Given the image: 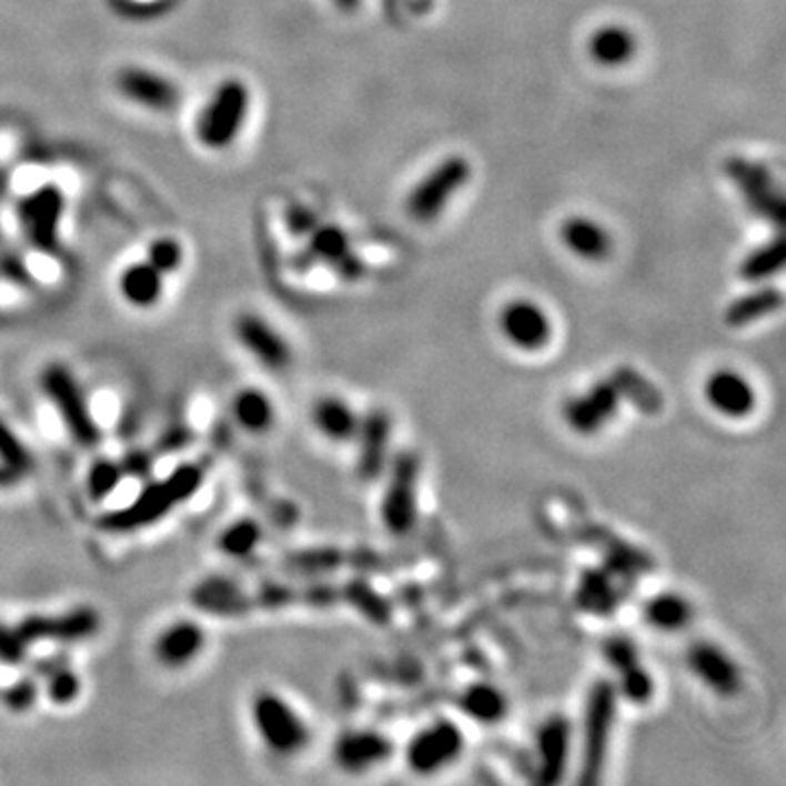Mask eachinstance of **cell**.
I'll list each match as a JSON object with an SVG mask.
<instances>
[{
	"label": "cell",
	"instance_id": "27",
	"mask_svg": "<svg viewBox=\"0 0 786 786\" xmlns=\"http://www.w3.org/2000/svg\"><path fill=\"white\" fill-rule=\"evenodd\" d=\"M458 711L478 725H496L507 717L510 702L492 682H472L457 697Z\"/></svg>",
	"mask_w": 786,
	"mask_h": 786
},
{
	"label": "cell",
	"instance_id": "29",
	"mask_svg": "<svg viewBox=\"0 0 786 786\" xmlns=\"http://www.w3.org/2000/svg\"><path fill=\"white\" fill-rule=\"evenodd\" d=\"M162 284L164 275L151 262L131 264L121 275V293L138 309L153 306L162 295Z\"/></svg>",
	"mask_w": 786,
	"mask_h": 786
},
{
	"label": "cell",
	"instance_id": "7",
	"mask_svg": "<svg viewBox=\"0 0 786 786\" xmlns=\"http://www.w3.org/2000/svg\"><path fill=\"white\" fill-rule=\"evenodd\" d=\"M465 736L455 720L437 719L417 729L404 749L406 767L415 776H435L463 754Z\"/></svg>",
	"mask_w": 786,
	"mask_h": 786
},
{
	"label": "cell",
	"instance_id": "23",
	"mask_svg": "<svg viewBox=\"0 0 786 786\" xmlns=\"http://www.w3.org/2000/svg\"><path fill=\"white\" fill-rule=\"evenodd\" d=\"M586 53L601 68H621L638 56V38L625 24L607 22L590 33Z\"/></svg>",
	"mask_w": 786,
	"mask_h": 786
},
{
	"label": "cell",
	"instance_id": "41",
	"mask_svg": "<svg viewBox=\"0 0 786 786\" xmlns=\"http://www.w3.org/2000/svg\"><path fill=\"white\" fill-rule=\"evenodd\" d=\"M286 225L293 234L298 236H309L318 225H320V219L318 214L311 210V208H304V205H293L289 212H286Z\"/></svg>",
	"mask_w": 786,
	"mask_h": 786
},
{
	"label": "cell",
	"instance_id": "5",
	"mask_svg": "<svg viewBox=\"0 0 786 786\" xmlns=\"http://www.w3.org/2000/svg\"><path fill=\"white\" fill-rule=\"evenodd\" d=\"M252 717L262 743L280 756L300 754L311 740L309 725L286 699L271 691H262L254 697Z\"/></svg>",
	"mask_w": 786,
	"mask_h": 786
},
{
	"label": "cell",
	"instance_id": "21",
	"mask_svg": "<svg viewBox=\"0 0 786 786\" xmlns=\"http://www.w3.org/2000/svg\"><path fill=\"white\" fill-rule=\"evenodd\" d=\"M234 330L243 347H248V352L254 354L269 370L282 372L291 365V345L259 315H241Z\"/></svg>",
	"mask_w": 786,
	"mask_h": 786
},
{
	"label": "cell",
	"instance_id": "24",
	"mask_svg": "<svg viewBox=\"0 0 786 786\" xmlns=\"http://www.w3.org/2000/svg\"><path fill=\"white\" fill-rule=\"evenodd\" d=\"M313 426L332 444L354 442L361 424V415L336 395H324L313 404Z\"/></svg>",
	"mask_w": 786,
	"mask_h": 786
},
{
	"label": "cell",
	"instance_id": "13",
	"mask_svg": "<svg viewBox=\"0 0 786 786\" xmlns=\"http://www.w3.org/2000/svg\"><path fill=\"white\" fill-rule=\"evenodd\" d=\"M573 749V725L564 715L544 720L535 734V783L560 785L566 776Z\"/></svg>",
	"mask_w": 786,
	"mask_h": 786
},
{
	"label": "cell",
	"instance_id": "22",
	"mask_svg": "<svg viewBox=\"0 0 786 786\" xmlns=\"http://www.w3.org/2000/svg\"><path fill=\"white\" fill-rule=\"evenodd\" d=\"M560 239L564 248L582 261H605L612 252V234L603 223L586 214L566 216L560 225Z\"/></svg>",
	"mask_w": 786,
	"mask_h": 786
},
{
	"label": "cell",
	"instance_id": "25",
	"mask_svg": "<svg viewBox=\"0 0 786 786\" xmlns=\"http://www.w3.org/2000/svg\"><path fill=\"white\" fill-rule=\"evenodd\" d=\"M695 618L693 603L679 592H657L643 605V621L659 634H679Z\"/></svg>",
	"mask_w": 786,
	"mask_h": 786
},
{
	"label": "cell",
	"instance_id": "43",
	"mask_svg": "<svg viewBox=\"0 0 786 786\" xmlns=\"http://www.w3.org/2000/svg\"><path fill=\"white\" fill-rule=\"evenodd\" d=\"M18 478H20L18 472H13L9 465L0 463V490H7V487H11V485H16Z\"/></svg>",
	"mask_w": 786,
	"mask_h": 786
},
{
	"label": "cell",
	"instance_id": "18",
	"mask_svg": "<svg viewBox=\"0 0 786 786\" xmlns=\"http://www.w3.org/2000/svg\"><path fill=\"white\" fill-rule=\"evenodd\" d=\"M332 756L343 772L365 774L392 758V738L376 729H350L336 738Z\"/></svg>",
	"mask_w": 786,
	"mask_h": 786
},
{
	"label": "cell",
	"instance_id": "17",
	"mask_svg": "<svg viewBox=\"0 0 786 786\" xmlns=\"http://www.w3.org/2000/svg\"><path fill=\"white\" fill-rule=\"evenodd\" d=\"M392 415L385 409H372L361 417L354 442L359 444L356 472L363 481H376L383 476L392 461Z\"/></svg>",
	"mask_w": 786,
	"mask_h": 786
},
{
	"label": "cell",
	"instance_id": "33",
	"mask_svg": "<svg viewBox=\"0 0 786 786\" xmlns=\"http://www.w3.org/2000/svg\"><path fill=\"white\" fill-rule=\"evenodd\" d=\"M261 524L252 518H243V521L230 524L221 533L219 548L230 557H248L261 544Z\"/></svg>",
	"mask_w": 786,
	"mask_h": 786
},
{
	"label": "cell",
	"instance_id": "39",
	"mask_svg": "<svg viewBox=\"0 0 786 786\" xmlns=\"http://www.w3.org/2000/svg\"><path fill=\"white\" fill-rule=\"evenodd\" d=\"M38 702V682L33 677H22L4 693V704L13 713H27Z\"/></svg>",
	"mask_w": 786,
	"mask_h": 786
},
{
	"label": "cell",
	"instance_id": "42",
	"mask_svg": "<svg viewBox=\"0 0 786 786\" xmlns=\"http://www.w3.org/2000/svg\"><path fill=\"white\" fill-rule=\"evenodd\" d=\"M68 659H66L64 655H51V657H42V659H38L36 662V666H33V673L38 675V677H47V675H51L58 666H62V664H66Z\"/></svg>",
	"mask_w": 786,
	"mask_h": 786
},
{
	"label": "cell",
	"instance_id": "2",
	"mask_svg": "<svg viewBox=\"0 0 786 786\" xmlns=\"http://www.w3.org/2000/svg\"><path fill=\"white\" fill-rule=\"evenodd\" d=\"M472 164L465 155H449L435 164L404 199L406 214L417 223H433L470 182Z\"/></svg>",
	"mask_w": 786,
	"mask_h": 786
},
{
	"label": "cell",
	"instance_id": "40",
	"mask_svg": "<svg viewBox=\"0 0 786 786\" xmlns=\"http://www.w3.org/2000/svg\"><path fill=\"white\" fill-rule=\"evenodd\" d=\"M27 643L16 627L0 623V662L9 666H20L27 659Z\"/></svg>",
	"mask_w": 786,
	"mask_h": 786
},
{
	"label": "cell",
	"instance_id": "8",
	"mask_svg": "<svg viewBox=\"0 0 786 786\" xmlns=\"http://www.w3.org/2000/svg\"><path fill=\"white\" fill-rule=\"evenodd\" d=\"M250 110V90L239 79L223 81L199 119V140L210 149L234 142Z\"/></svg>",
	"mask_w": 786,
	"mask_h": 786
},
{
	"label": "cell",
	"instance_id": "10",
	"mask_svg": "<svg viewBox=\"0 0 786 786\" xmlns=\"http://www.w3.org/2000/svg\"><path fill=\"white\" fill-rule=\"evenodd\" d=\"M623 392L616 381H601L588 392L573 395L562 406L564 424L582 437L601 433L621 411Z\"/></svg>",
	"mask_w": 786,
	"mask_h": 786
},
{
	"label": "cell",
	"instance_id": "14",
	"mask_svg": "<svg viewBox=\"0 0 786 786\" xmlns=\"http://www.w3.org/2000/svg\"><path fill=\"white\" fill-rule=\"evenodd\" d=\"M686 666L693 677L708 688L713 695L729 699L738 695L743 686V675L738 664L725 649L711 641H697L686 652Z\"/></svg>",
	"mask_w": 786,
	"mask_h": 786
},
{
	"label": "cell",
	"instance_id": "16",
	"mask_svg": "<svg viewBox=\"0 0 786 786\" xmlns=\"http://www.w3.org/2000/svg\"><path fill=\"white\" fill-rule=\"evenodd\" d=\"M704 400L719 417L740 422L756 411L758 392L743 372L720 367L704 381Z\"/></svg>",
	"mask_w": 786,
	"mask_h": 786
},
{
	"label": "cell",
	"instance_id": "44",
	"mask_svg": "<svg viewBox=\"0 0 786 786\" xmlns=\"http://www.w3.org/2000/svg\"><path fill=\"white\" fill-rule=\"evenodd\" d=\"M341 11H345V13H350V11H356L359 7H361V2L363 0H332Z\"/></svg>",
	"mask_w": 786,
	"mask_h": 786
},
{
	"label": "cell",
	"instance_id": "26",
	"mask_svg": "<svg viewBox=\"0 0 786 786\" xmlns=\"http://www.w3.org/2000/svg\"><path fill=\"white\" fill-rule=\"evenodd\" d=\"M203 645V629L193 621H180L160 634L155 641V657L169 668H182L201 654Z\"/></svg>",
	"mask_w": 786,
	"mask_h": 786
},
{
	"label": "cell",
	"instance_id": "30",
	"mask_svg": "<svg viewBox=\"0 0 786 786\" xmlns=\"http://www.w3.org/2000/svg\"><path fill=\"white\" fill-rule=\"evenodd\" d=\"M785 266V245L783 239L776 236L767 241L765 245L752 250L740 264H738V275L747 284H760L765 280H772L776 273H780Z\"/></svg>",
	"mask_w": 786,
	"mask_h": 786
},
{
	"label": "cell",
	"instance_id": "12",
	"mask_svg": "<svg viewBox=\"0 0 786 786\" xmlns=\"http://www.w3.org/2000/svg\"><path fill=\"white\" fill-rule=\"evenodd\" d=\"M101 627V616L92 607H77L66 614H33L16 625L18 634L27 645L53 641V643H77L92 638Z\"/></svg>",
	"mask_w": 786,
	"mask_h": 786
},
{
	"label": "cell",
	"instance_id": "34",
	"mask_svg": "<svg viewBox=\"0 0 786 786\" xmlns=\"http://www.w3.org/2000/svg\"><path fill=\"white\" fill-rule=\"evenodd\" d=\"M123 478V467L114 461H97L90 472H88V478H85V487H88V496L92 501H103L108 498L117 485L121 483Z\"/></svg>",
	"mask_w": 786,
	"mask_h": 786
},
{
	"label": "cell",
	"instance_id": "37",
	"mask_svg": "<svg viewBox=\"0 0 786 786\" xmlns=\"http://www.w3.org/2000/svg\"><path fill=\"white\" fill-rule=\"evenodd\" d=\"M603 655L607 659V664L621 673L625 668H629L632 664H638L641 662V652L636 647V643L627 636H609L605 643H603Z\"/></svg>",
	"mask_w": 786,
	"mask_h": 786
},
{
	"label": "cell",
	"instance_id": "1",
	"mask_svg": "<svg viewBox=\"0 0 786 786\" xmlns=\"http://www.w3.org/2000/svg\"><path fill=\"white\" fill-rule=\"evenodd\" d=\"M201 483H203V470L199 465L195 463L180 465L167 478L151 483L130 507L110 512L103 518H99V528L108 533H131L158 523L178 505L195 496Z\"/></svg>",
	"mask_w": 786,
	"mask_h": 786
},
{
	"label": "cell",
	"instance_id": "15",
	"mask_svg": "<svg viewBox=\"0 0 786 786\" xmlns=\"http://www.w3.org/2000/svg\"><path fill=\"white\" fill-rule=\"evenodd\" d=\"M64 212V195L58 187H42L38 193L24 199L20 219L29 243L47 254H53L60 243V221Z\"/></svg>",
	"mask_w": 786,
	"mask_h": 786
},
{
	"label": "cell",
	"instance_id": "9",
	"mask_svg": "<svg viewBox=\"0 0 786 786\" xmlns=\"http://www.w3.org/2000/svg\"><path fill=\"white\" fill-rule=\"evenodd\" d=\"M42 390L56 404L64 420L68 433L83 449H94L101 440V431L90 413V406L79 390L74 376L64 365H49L42 374Z\"/></svg>",
	"mask_w": 786,
	"mask_h": 786
},
{
	"label": "cell",
	"instance_id": "11",
	"mask_svg": "<svg viewBox=\"0 0 786 786\" xmlns=\"http://www.w3.org/2000/svg\"><path fill=\"white\" fill-rule=\"evenodd\" d=\"M498 332L518 352L535 354L553 341V322L533 300H512L498 311Z\"/></svg>",
	"mask_w": 786,
	"mask_h": 786
},
{
	"label": "cell",
	"instance_id": "19",
	"mask_svg": "<svg viewBox=\"0 0 786 786\" xmlns=\"http://www.w3.org/2000/svg\"><path fill=\"white\" fill-rule=\"evenodd\" d=\"M309 236H311L309 250L300 256V261L309 262V264L315 261L328 262L347 282H354L365 273V266H363L361 259L352 254L350 241L343 230L320 223Z\"/></svg>",
	"mask_w": 786,
	"mask_h": 786
},
{
	"label": "cell",
	"instance_id": "32",
	"mask_svg": "<svg viewBox=\"0 0 786 786\" xmlns=\"http://www.w3.org/2000/svg\"><path fill=\"white\" fill-rule=\"evenodd\" d=\"M614 686H616V693L634 706H647L654 699V675L649 673V668L643 666V662L632 664L629 668L621 671L618 682Z\"/></svg>",
	"mask_w": 786,
	"mask_h": 786
},
{
	"label": "cell",
	"instance_id": "38",
	"mask_svg": "<svg viewBox=\"0 0 786 786\" xmlns=\"http://www.w3.org/2000/svg\"><path fill=\"white\" fill-rule=\"evenodd\" d=\"M147 262H151L162 275L173 273L182 264V248L173 239H160L149 248Z\"/></svg>",
	"mask_w": 786,
	"mask_h": 786
},
{
	"label": "cell",
	"instance_id": "20",
	"mask_svg": "<svg viewBox=\"0 0 786 786\" xmlns=\"http://www.w3.org/2000/svg\"><path fill=\"white\" fill-rule=\"evenodd\" d=\"M117 85L130 101L153 112H171L180 103L178 85L144 68H125L119 74Z\"/></svg>",
	"mask_w": 786,
	"mask_h": 786
},
{
	"label": "cell",
	"instance_id": "35",
	"mask_svg": "<svg viewBox=\"0 0 786 786\" xmlns=\"http://www.w3.org/2000/svg\"><path fill=\"white\" fill-rule=\"evenodd\" d=\"M0 463L24 476L33 467V457L20 437L0 420Z\"/></svg>",
	"mask_w": 786,
	"mask_h": 786
},
{
	"label": "cell",
	"instance_id": "6",
	"mask_svg": "<svg viewBox=\"0 0 786 786\" xmlns=\"http://www.w3.org/2000/svg\"><path fill=\"white\" fill-rule=\"evenodd\" d=\"M725 178L734 184L749 212L783 228L785 223V196L774 182L772 171L743 155H732L723 164Z\"/></svg>",
	"mask_w": 786,
	"mask_h": 786
},
{
	"label": "cell",
	"instance_id": "4",
	"mask_svg": "<svg viewBox=\"0 0 786 786\" xmlns=\"http://www.w3.org/2000/svg\"><path fill=\"white\" fill-rule=\"evenodd\" d=\"M420 457L411 451L397 453L385 474L387 485L381 501V523L392 535H406L417 523Z\"/></svg>",
	"mask_w": 786,
	"mask_h": 786
},
{
	"label": "cell",
	"instance_id": "28",
	"mask_svg": "<svg viewBox=\"0 0 786 786\" xmlns=\"http://www.w3.org/2000/svg\"><path fill=\"white\" fill-rule=\"evenodd\" d=\"M785 304L783 291L776 286H758L736 300H732L723 311V322L727 328H747L758 324L774 313H778Z\"/></svg>",
	"mask_w": 786,
	"mask_h": 786
},
{
	"label": "cell",
	"instance_id": "31",
	"mask_svg": "<svg viewBox=\"0 0 786 786\" xmlns=\"http://www.w3.org/2000/svg\"><path fill=\"white\" fill-rule=\"evenodd\" d=\"M234 415L239 424L252 433H264L275 422V409L269 395L259 390H245L236 395Z\"/></svg>",
	"mask_w": 786,
	"mask_h": 786
},
{
	"label": "cell",
	"instance_id": "36",
	"mask_svg": "<svg viewBox=\"0 0 786 786\" xmlns=\"http://www.w3.org/2000/svg\"><path fill=\"white\" fill-rule=\"evenodd\" d=\"M47 679V695L53 704L66 706L70 702L77 699L79 691H81V682L79 675L68 666V662L58 666L51 675L44 677Z\"/></svg>",
	"mask_w": 786,
	"mask_h": 786
},
{
	"label": "cell",
	"instance_id": "3",
	"mask_svg": "<svg viewBox=\"0 0 786 786\" xmlns=\"http://www.w3.org/2000/svg\"><path fill=\"white\" fill-rule=\"evenodd\" d=\"M618 693L614 682L598 679L594 682L586 702L584 715V756H582V785H594L601 778L605 767L609 734L616 717Z\"/></svg>",
	"mask_w": 786,
	"mask_h": 786
}]
</instances>
